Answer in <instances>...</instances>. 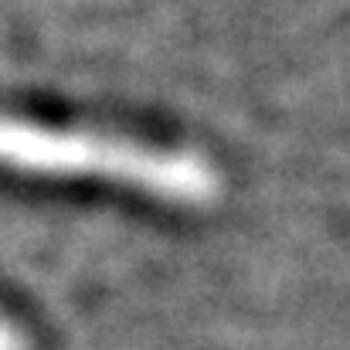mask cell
Instances as JSON below:
<instances>
[{
	"mask_svg": "<svg viewBox=\"0 0 350 350\" xmlns=\"http://www.w3.org/2000/svg\"><path fill=\"white\" fill-rule=\"evenodd\" d=\"M0 163L34 174L113 177L170 201H211L218 174L208 160L184 150H160L122 136L85 129H55L27 119L0 116Z\"/></svg>",
	"mask_w": 350,
	"mask_h": 350,
	"instance_id": "6da1fadb",
	"label": "cell"
},
{
	"mask_svg": "<svg viewBox=\"0 0 350 350\" xmlns=\"http://www.w3.org/2000/svg\"><path fill=\"white\" fill-rule=\"evenodd\" d=\"M0 350H27L24 337L17 334V327L10 320H3V317H0Z\"/></svg>",
	"mask_w": 350,
	"mask_h": 350,
	"instance_id": "7a4b0ae2",
	"label": "cell"
}]
</instances>
